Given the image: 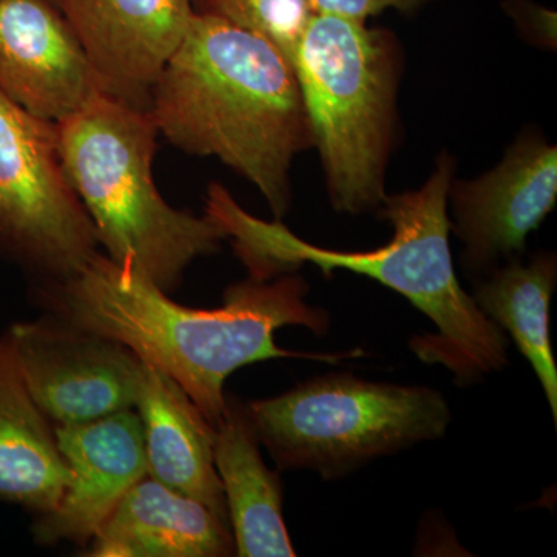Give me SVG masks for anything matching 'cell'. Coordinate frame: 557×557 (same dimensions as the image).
<instances>
[{"instance_id": "7c38bea8", "label": "cell", "mask_w": 557, "mask_h": 557, "mask_svg": "<svg viewBox=\"0 0 557 557\" xmlns=\"http://www.w3.org/2000/svg\"><path fill=\"white\" fill-rule=\"evenodd\" d=\"M0 94L54 124L102 94L78 38L51 0H0Z\"/></svg>"}, {"instance_id": "5bb4252c", "label": "cell", "mask_w": 557, "mask_h": 557, "mask_svg": "<svg viewBox=\"0 0 557 557\" xmlns=\"http://www.w3.org/2000/svg\"><path fill=\"white\" fill-rule=\"evenodd\" d=\"M233 531L208 507L149 475L127 491L87 547L90 557H225Z\"/></svg>"}, {"instance_id": "30bf717a", "label": "cell", "mask_w": 557, "mask_h": 557, "mask_svg": "<svg viewBox=\"0 0 557 557\" xmlns=\"http://www.w3.org/2000/svg\"><path fill=\"white\" fill-rule=\"evenodd\" d=\"M450 231L465 245L463 262L482 271L525 249L557 200V149L537 135H525L486 174L453 182Z\"/></svg>"}, {"instance_id": "6da1fadb", "label": "cell", "mask_w": 557, "mask_h": 557, "mask_svg": "<svg viewBox=\"0 0 557 557\" xmlns=\"http://www.w3.org/2000/svg\"><path fill=\"white\" fill-rule=\"evenodd\" d=\"M307 296V282L287 273L231 285L218 309H190L137 267L100 251L78 273L35 287L47 314L116 341L171 376L212 428L225 412V383L236 370L274 358H343L298 354L274 343V333L288 325L329 332L327 311L309 306Z\"/></svg>"}, {"instance_id": "2e32d148", "label": "cell", "mask_w": 557, "mask_h": 557, "mask_svg": "<svg viewBox=\"0 0 557 557\" xmlns=\"http://www.w3.org/2000/svg\"><path fill=\"white\" fill-rule=\"evenodd\" d=\"M72 471L54 428L33 399L9 341L0 336V502L33 518L60 504Z\"/></svg>"}, {"instance_id": "277c9868", "label": "cell", "mask_w": 557, "mask_h": 557, "mask_svg": "<svg viewBox=\"0 0 557 557\" xmlns=\"http://www.w3.org/2000/svg\"><path fill=\"white\" fill-rule=\"evenodd\" d=\"M57 131L65 177L108 258L171 293L194 260L220 251L226 234L219 223L172 208L153 182L159 129L149 110L101 94Z\"/></svg>"}, {"instance_id": "8992f818", "label": "cell", "mask_w": 557, "mask_h": 557, "mask_svg": "<svg viewBox=\"0 0 557 557\" xmlns=\"http://www.w3.org/2000/svg\"><path fill=\"white\" fill-rule=\"evenodd\" d=\"M245 408L278 469H310L325 480L442 438L453 421L448 401L435 388L373 383L348 373L318 376Z\"/></svg>"}, {"instance_id": "44dd1931", "label": "cell", "mask_w": 557, "mask_h": 557, "mask_svg": "<svg viewBox=\"0 0 557 557\" xmlns=\"http://www.w3.org/2000/svg\"><path fill=\"white\" fill-rule=\"evenodd\" d=\"M196 3H197V0H196Z\"/></svg>"}, {"instance_id": "d6986e66", "label": "cell", "mask_w": 557, "mask_h": 557, "mask_svg": "<svg viewBox=\"0 0 557 557\" xmlns=\"http://www.w3.org/2000/svg\"><path fill=\"white\" fill-rule=\"evenodd\" d=\"M429 0H311L314 13L368 21L386 10L412 11Z\"/></svg>"}, {"instance_id": "7a4b0ae2", "label": "cell", "mask_w": 557, "mask_h": 557, "mask_svg": "<svg viewBox=\"0 0 557 557\" xmlns=\"http://www.w3.org/2000/svg\"><path fill=\"white\" fill-rule=\"evenodd\" d=\"M456 163L442 153L421 188L386 196L380 215L394 226V237L372 251H335L299 239L278 220L249 214L219 183L208 189L207 214L225 231L251 277L295 273L304 263L330 277L335 270L373 278L394 289L431 319L437 333L410 341L421 361L449 370L468 386L508 364L504 330L487 319L461 288L450 255L449 189Z\"/></svg>"}, {"instance_id": "ba28073f", "label": "cell", "mask_w": 557, "mask_h": 557, "mask_svg": "<svg viewBox=\"0 0 557 557\" xmlns=\"http://www.w3.org/2000/svg\"><path fill=\"white\" fill-rule=\"evenodd\" d=\"M3 336L33 399L57 426L135 409L145 362L123 344L47 313Z\"/></svg>"}, {"instance_id": "ffe728a7", "label": "cell", "mask_w": 557, "mask_h": 557, "mask_svg": "<svg viewBox=\"0 0 557 557\" xmlns=\"http://www.w3.org/2000/svg\"><path fill=\"white\" fill-rule=\"evenodd\" d=\"M51 2H53L54 5H58V2H60V0H51Z\"/></svg>"}, {"instance_id": "9a60e30c", "label": "cell", "mask_w": 557, "mask_h": 557, "mask_svg": "<svg viewBox=\"0 0 557 557\" xmlns=\"http://www.w3.org/2000/svg\"><path fill=\"white\" fill-rule=\"evenodd\" d=\"M212 456L228 507L236 555L296 556L282 516V482L260 456V443L245 403L226 395L214 428Z\"/></svg>"}, {"instance_id": "3957f363", "label": "cell", "mask_w": 557, "mask_h": 557, "mask_svg": "<svg viewBox=\"0 0 557 557\" xmlns=\"http://www.w3.org/2000/svg\"><path fill=\"white\" fill-rule=\"evenodd\" d=\"M149 113L175 148L215 157L260 190L276 220L287 214L293 161L313 138L295 65L270 40L197 11Z\"/></svg>"}, {"instance_id": "5b68a950", "label": "cell", "mask_w": 557, "mask_h": 557, "mask_svg": "<svg viewBox=\"0 0 557 557\" xmlns=\"http://www.w3.org/2000/svg\"><path fill=\"white\" fill-rule=\"evenodd\" d=\"M293 65L333 208H380L397 115V42L366 21L314 13Z\"/></svg>"}, {"instance_id": "e0dca14e", "label": "cell", "mask_w": 557, "mask_h": 557, "mask_svg": "<svg viewBox=\"0 0 557 557\" xmlns=\"http://www.w3.org/2000/svg\"><path fill=\"white\" fill-rule=\"evenodd\" d=\"M557 281L556 256L544 252L528 263L512 260L494 270L471 293L475 306L507 332L536 373L557 421V368L549 336V306Z\"/></svg>"}, {"instance_id": "4fadbf2b", "label": "cell", "mask_w": 557, "mask_h": 557, "mask_svg": "<svg viewBox=\"0 0 557 557\" xmlns=\"http://www.w3.org/2000/svg\"><path fill=\"white\" fill-rule=\"evenodd\" d=\"M135 409L143 424L149 478L200 502L230 525L212 456L214 428L188 394L166 373L145 362Z\"/></svg>"}, {"instance_id": "9c48e42d", "label": "cell", "mask_w": 557, "mask_h": 557, "mask_svg": "<svg viewBox=\"0 0 557 557\" xmlns=\"http://www.w3.org/2000/svg\"><path fill=\"white\" fill-rule=\"evenodd\" d=\"M102 94L149 110L168 62L196 16V0H60Z\"/></svg>"}, {"instance_id": "52a82bcc", "label": "cell", "mask_w": 557, "mask_h": 557, "mask_svg": "<svg viewBox=\"0 0 557 557\" xmlns=\"http://www.w3.org/2000/svg\"><path fill=\"white\" fill-rule=\"evenodd\" d=\"M98 247L65 177L57 124L0 94V256L40 285L78 273Z\"/></svg>"}, {"instance_id": "8fae6325", "label": "cell", "mask_w": 557, "mask_h": 557, "mask_svg": "<svg viewBox=\"0 0 557 557\" xmlns=\"http://www.w3.org/2000/svg\"><path fill=\"white\" fill-rule=\"evenodd\" d=\"M58 448L72 471L60 504L33 520L36 544L61 542L87 548L132 486L148 475L145 435L137 410L54 428Z\"/></svg>"}, {"instance_id": "ac0fdd59", "label": "cell", "mask_w": 557, "mask_h": 557, "mask_svg": "<svg viewBox=\"0 0 557 557\" xmlns=\"http://www.w3.org/2000/svg\"><path fill=\"white\" fill-rule=\"evenodd\" d=\"M197 3L201 11L270 40L292 64L314 14L311 0H197Z\"/></svg>"}]
</instances>
